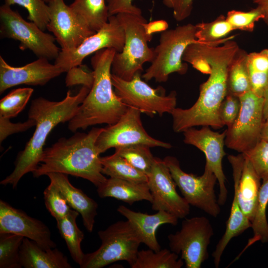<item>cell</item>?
I'll use <instances>...</instances> for the list:
<instances>
[{"label":"cell","mask_w":268,"mask_h":268,"mask_svg":"<svg viewBox=\"0 0 268 268\" xmlns=\"http://www.w3.org/2000/svg\"><path fill=\"white\" fill-rule=\"evenodd\" d=\"M239 49L232 39L219 45L197 42L188 47L187 56L205 60L210 66L211 72L207 80L201 85L199 98L191 107H176L171 112L175 132L183 133L195 126L217 129L224 126L219 118V108L227 94L228 67Z\"/></svg>","instance_id":"6da1fadb"},{"label":"cell","mask_w":268,"mask_h":268,"mask_svg":"<svg viewBox=\"0 0 268 268\" xmlns=\"http://www.w3.org/2000/svg\"><path fill=\"white\" fill-rule=\"evenodd\" d=\"M90 90L83 86L74 95L68 90L65 98L60 101H50L43 97L32 101L28 118L36 122L35 132L24 149L18 154L14 170L0 182L1 185H11L15 189L24 175L37 169L49 134L59 124L69 122L74 117Z\"/></svg>","instance_id":"7a4b0ae2"},{"label":"cell","mask_w":268,"mask_h":268,"mask_svg":"<svg viewBox=\"0 0 268 268\" xmlns=\"http://www.w3.org/2000/svg\"><path fill=\"white\" fill-rule=\"evenodd\" d=\"M103 129L94 127L88 133H77L68 138H60L44 149L41 162L32 172L33 177L61 173L82 178L99 187L107 179L96 145Z\"/></svg>","instance_id":"3957f363"},{"label":"cell","mask_w":268,"mask_h":268,"mask_svg":"<svg viewBox=\"0 0 268 268\" xmlns=\"http://www.w3.org/2000/svg\"><path fill=\"white\" fill-rule=\"evenodd\" d=\"M117 51L106 48L94 53L91 63L94 80L89 92L68 122V129L75 132L98 124L111 125L124 114L129 106L115 93L113 88L111 67Z\"/></svg>","instance_id":"277c9868"},{"label":"cell","mask_w":268,"mask_h":268,"mask_svg":"<svg viewBox=\"0 0 268 268\" xmlns=\"http://www.w3.org/2000/svg\"><path fill=\"white\" fill-rule=\"evenodd\" d=\"M125 35L123 50L116 52L112 63V74L127 81L143 70V65L151 62L154 58V50L149 48L148 42L152 36L148 35L143 24L147 20L142 15L128 13L116 14Z\"/></svg>","instance_id":"5b68a950"},{"label":"cell","mask_w":268,"mask_h":268,"mask_svg":"<svg viewBox=\"0 0 268 268\" xmlns=\"http://www.w3.org/2000/svg\"><path fill=\"white\" fill-rule=\"evenodd\" d=\"M197 26L192 23L179 25L161 32L159 43L154 50V58L142 77L147 81L154 79L157 82H165L170 74L187 73L188 66L183 62L187 46L198 41Z\"/></svg>","instance_id":"8992f818"},{"label":"cell","mask_w":268,"mask_h":268,"mask_svg":"<svg viewBox=\"0 0 268 268\" xmlns=\"http://www.w3.org/2000/svg\"><path fill=\"white\" fill-rule=\"evenodd\" d=\"M101 244L93 252L85 254L81 268H102L119 261L130 267L134 263L141 242L129 222L120 220L98 232Z\"/></svg>","instance_id":"52a82bcc"},{"label":"cell","mask_w":268,"mask_h":268,"mask_svg":"<svg viewBox=\"0 0 268 268\" xmlns=\"http://www.w3.org/2000/svg\"><path fill=\"white\" fill-rule=\"evenodd\" d=\"M0 23L1 37L18 41L20 50H29L38 58L49 60L58 57L61 51L55 43V37L44 32L34 22L25 20L10 6H0Z\"/></svg>","instance_id":"ba28073f"},{"label":"cell","mask_w":268,"mask_h":268,"mask_svg":"<svg viewBox=\"0 0 268 268\" xmlns=\"http://www.w3.org/2000/svg\"><path fill=\"white\" fill-rule=\"evenodd\" d=\"M163 160L188 204L216 217L220 212L214 190L217 180L209 166L205 164L203 173L197 176L184 172L175 157L167 156Z\"/></svg>","instance_id":"9c48e42d"},{"label":"cell","mask_w":268,"mask_h":268,"mask_svg":"<svg viewBox=\"0 0 268 268\" xmlns=\"http://www.w3.org/2000/svg\"><path fill=\"white\" fill-rule=\"evenodd\" d=\"M111 78L114 91L121 99L128 106L136 108L149 116L171 114L176 107L175 91L166 95L162 87L152 88L141 79L140 72L136 73L130 81L113 74Z\"/></svg>","instance_id":"30bf717a"},{"label":"cell","mask_w":268,"mask_h":268,"mask_svg":"<svg viewBox=\"0 0 268 268\" xmlns=\"http://www.w3.org/2000/svg\"><path fill=\"white\" fill-rule=\"evenodd\" d=\"M213 235L206 217L185 218L180 229L168 236L170 250L181 255L186 268H200L208 258V247Z\"/></svg>","instance_id":"8fae6325"},{"label":"cell","mask_w":268,"mask_h":268,"mask_svg":"<svg viewBox=\"0 0 268 268\" xmlns=\"http://www.w3.org/2000/svg\"><path fill=\"white\" fill-rule=\"evenodd\" d=\"M241 107L239 115L226 130L225 144L239 153H245L261 140V133L265 121L264 98L249 91L239 97Z\"/></svg>","instance_id":"7c38bea8"},{"label":"cell","mask_w":268,"mask_h":268,"mask_svg":"<svg viewBox=\"0 0 268 268\" xmlns=\"http://www.w3.org/2000/svg\"><path fill=\"white\" fill-rule=\"evenodd\" d=\"M141 113L138 109L129 106L116 123L103 128L96 142L99 153H103L111 148L136 144H145L150 147L170 148L171 144L148 134L142 125Z\"/></svg>","instance_id":"4fadbf2b"},{"label":"cell","mask_w":268,"mask_h":268,"mask_svg":"<svg viewBox=\"0 0 268 268\" xmlns=\"http://www.w3.org/2000/svg\"><path fill=\"white\" fill-rule=\"evenodd\" d=\"M125 42L124 30L116 15H110L108 22L95 33L86 38L78 47L70 51L61 50L55 64L65 72L81 65L88 56L106 48L122 51Z\"/></svg>","instance_id":"5bb4252c"},{"label":"cell","mask_w":268,"mask_h":268,"mask_svg":"<svg viewBox=\"0 0 268 268\" xmlns=\"http://www.w3.org/2000/svg\"><path fill=\"white\" fill-rule=\"evenodd\" d=\"M147 177L152 209L167 211L178 219L186 218L190 213V205L177 193V185L163 160L155 157Z\"/></svg>","instance_id":"9a60e30c"},{"label":"cell","mask_w":268,"mask_h":268,"mask_svg":"<svg viewBox=\"0 0 268 268\" xmlns=\"http://www.w3.org/2000/svg\"><path fill=\"white\" fill-rule=\"evenodd\" d=\"M48 5L50 15L47 29L54 34L61 50L74 49L96 33L76 16L64 0H50Z\"/></svg>","instance_id":"2e32d148"},{"label":"cell","mask_w":268,"mask_h":268,"mask_svg":"<svg viewBox=\"0 0 268 268\" xmlns=\"http://www.w3.org/2000/svg\"><path fill=\"white\" fill-rule=\"evenodd\" d=\"M185 143L194 145L202 151L206 163L215 175L219 187L218 202L220 205L225 204L227 198L226 180L222 168V159L226 154L224 150L226 131L222 133L214 132L208 126L200 129L194 127L183 132Z\"/></svg>","instance_id":"e0dca14e"},{"label":"cell","mask_w":268,"mask_h":268,"mask_svg":"<svg viewBox=\"0 0 268 268\" xmlns=\"http://www.w3.org/2000/svg\"><path fill=\"white\" fill-rule=\"evenodd\" d=\"M64 72L62 68L51 64L46 58H39L23 66L15 67L8 64L0 56V93L20 84L43 86Z\"/></svg>","instance_id":"ac0fdd59"},{"label":"cell","mask_w":268,"mask_h":268,"mask_svg":"<svg viewBox=\"0 0 268 268\" xmlns=\"http://www.w3.org/2000/svg\"><path fill=\"white\" fill-rule=\"evenodd\" d=\"M19 235L36 242L45 249L56 248L48 227L42 221L0 201V233Z\"/></svg>","instance_id":"d6986e66"},{"label":"cell","mask_w":268,"mask_h":268,"mask_svg":"<svg viewBox=\"0 0 268 268\" xmlns=\"http://www.w3.org/2000/svg\"><path fill=\"white\" fill-rule=\"evenodd\" d=\"M227 158L232 168L234 187L239 205L251 222L258 203L261 179L244 153L229 155Z\"/></svg>","instance_id":"ffe728a7"},{"label":"cell","mask_w":268,"mask_h":268,"mask_svg":"<svg viewBox=\"0 0 268 268\" xmlns=\"http://www.w3.org/2000/svg\"><path fill=\"white\" fill-rule=\"evenodd\" d=\"M117 211L129 222L141 243L154 251L161 249L156 237L158 228L164 224L176 225L178 222L176 216L164 210L149 214L134 211L121 205L118 207Z\"/></svg>","instance_id":"44dd1931"},{"label":"cell","mask_w":268,"mask_h":268,"mask_svg":"<svg viewBox=\"0 0 268 268\" xmlns=\"http://www.w3.org/2000/svg\"><path fill=\"white\" fill-rule=\"evenodd\" d=\"M50 182L61 192L69 206L81 215L83 225L92 232L97 215L98 203L82 190L74 187L69 182L68 175L56 172L48 173Z\"/></svg>","instance_id":"7402d4cb"},{"label":"cell","mask_w":268,"mask_h":268,"mask_svg":"<svg viewBox=\"0 0 268 268\" xmlns=\"http://www.w3.org/2000/svg\"><path fill=\"white\" fill-rule=\"evenodd\" d=\"M19 261L25 268H71L66 257L56 248L45 249L36 242L24 237L19 251Z\"/></svg>","instance_id":"603a6c76"},{"label":"cell","mask_w":268,"mask_h":268,"mask_svg":"<svg viewBox=\"0 0 268 268\" xmlns=\"http://www.w3.org/2000/svg\"><path fill=\"white\" fill-rule=\"evenodd\" d=\"M101 198H113L132 205L145 200L152 202V198L147 183H136L109 178L97 187Z\"/></svg>","instance_id":"cb8c5ba5"},{"label":"cell","mask_w":268,"mask_h":268,"mask_svg":"<svg viewBox=\"0 0 268 268\" xmlns=\"http://www.w3.org/2000/svg\"><path fill=\"white\" fill-rule=\"evenodd\" d=\"M69 6L76 16L95 32L108 21L109 14L106 0H74Z\"/></svg>","instance_id":"d4e9b609"},{"label":"cell","mask_w":268,"mask_h":268,"mask_svg":"<svg viewBox=\"0 0 268 268\" xmlns=\"http://www.w3.org/2000/svg\"><path fill=\"white\" fill-rule=\"evenodd\" d=\"M79 212L73 209L65 217L57 220V226L61 237L66 242L72 260L79 266L85 254L81 243L84 239L83 232L78 228L76 220Z\"/></svg>","instance_id":"484cf974"},{"label":"cell","mask_w":268,"mask_h":268,"mask_svg":"<svg viewBox=\"0 0 268 268\" xmlns=\"http://www.w3.org/2000/svg\"><path fill=\"white\" fill-rule=\"evenodd\" d=\"M248 53L240 48L228 69L227 93L239 97L251 90L247 65Z\"/></svg>","instance_id":"4316f807"},{"label":"cell","mask_w":268,"mask_h":268,"mask_svg":"<svg viewBox=\"0 0 268 268\" xmlns=\"http://www.w3.org/2000/svg\"><path fill=\"white\" fill-rule=\"evenodd\" d=\"M268 204V180L263 181L260 188L257 207L251 221L253 236L249 239L247 245L236 259L250 246L257 241L268 242V222L267 218V207Z\"/></svg>","instance_id":"83f0119b"},{"label":"cell","mask_w":268,"mask_h":268,"mask_svg":"<svg viewBox=\"0 0 268 268\" xmlns=\"http://www.w3.org/2000/svg\"><path fill=\"white\" fill-rule=\"evenodd\" d=\"M247 65L251 90L263 97L268 87V48L248 53Z\"/></svg>","instance_id":"f1b7e54d"},{"label":"cell","mask_w":268,"mask_h":268,"mask_svg":"<svg viewBox=\"0 0 268 268\" xmlns=\"http://www.w3.org/2000/svg\"><path fill=\"white\" fill-rule=\"evenodd\" d=\"M102 173L110 178L120 179L136 183H147L148 177L139 171L124 158L114 153L101 157Z\"/></svg>","instance_id":"f546056e"},{"label":"cell","mask_w":268,"mask_h":268,"mask_svg":"<svg viewBox=\"0 0 268 268\" xmlns=\"http://www.w3.org/2000/svg\"><path fill=\"white\" fill-rule=\"evenodd\" d=\"M184 261L179 255L167 249L154 251L150 249L138 251L132 268H181Z\"/></svg>","instance_id":"4dcf8cb0"},{"label":"cell","mask_w":268,"mask_h":268,"mask_svg":"<svg viewBox=\"0 0 268 268\" xmlns=\"http://www.w3.org/2000/svg\"><path fill=\"white\" fill-rule=\"evenodd\" d=\"M196 25L197 28L196 39L202 43L220 45L235 37H227L235 29L223 14L220 15L211 22H202Z\"/></svg>","instance_id":"1f68e13d"},{"label":"cell","mask_w":268,"mask_h":268,"mask_svg":"<svg viewBox=\"0 0 268 268\" xmlns=\"http://www.w3.org/2000/svg\"><path fill=\"white\" fill-rule=\"evenodd\" d=\"M150 147L145 144H132L116 147L115 153L147 176L151 170L155 158L151 152Z\"/></svg>","instance_id":"d6a6232c"},{"label":"cell","mask_w":268,"mask_h":268,"mask_svg":"<svg viewBox=\"0 0 268 268\" xmlns=\"http://www.w3.org/2000/svg\"><path fill=\"white\" fill-rule=\"evenodd\" d=\"M24 237L0 233V268H21L19 251Z\"/></svg>","instance_id":"836d02e7"},{"label":"cell","mask_w":268,"mask_h":268,"mask_svg":"<svg viewBox=\"0 0 268 268\" xmlns=\"http://www.w3.org/2000/svg\"><path fill=\"white\" fill-rule=\"evenodd\" d=\"M34 90L30 87L12 90L0 101V117L10 119L25 108Z\"/></svg>","instance_id":"e575fe53"},{"label":"cell","mask_w":268,"mask_h":268,"mask_svg":"<svg viewBox=\"0 0 268 268\" xmlns=\"http://www.w3.org/2000/svg\"><path fill=\"white\" fill-rule=\"evenodd\" d=\"M4 4L11 6L18 4L25 8L28 12L27 17L41 30L47 29L50 20V7L43 0H4Z\"/></svg>","instance_id":"d590c367"},{"label":"cell","mask_w":268,"mask_h":268,"mask_svg":"<svg viewBox=\"0 0 268 268\" xmlns=\"http://www.w3.org/2000/svg\"><path fill=\"white\" fill-rule=\"evenodd\" d=\"M43 194L46 207L56 220L65 217L72 210L64 196L53 183H50Z\"/></svg>","instance_id":"8d00e7d4"},{"label":"cell","mask_w":268,"mask_h":268,"mask_svg":"<svg viewBox=\"0 0 268 268\" xmlns=\"http://www.w3.org/2000/svg\"><path fill=\"white\" fill-rule=\"evenodd\" d=\"M264 18V15L257 7L247 11L229 10L226 16L227 21L235 30L252 32L255 24Z\"/></svg>","instance_id":"74e56055"},{"label":"cell","mask_w":268,"mask_h":268,"mask_svg":"<svg viewBox=\"0 0 268 268\" xmlns=\"http://www.w3.org/2000/svg\"><path fill=\"white\" fill-rule=\"evenodd\" d=\"M244 153L261 179L268 180V141L261 139L254 148Z\"/></svg>","instance_id":"f35d334b"},{"label":"cell","mask_w":268,"mask_h":268,"mask_svg":"<svg viewBox=\"0 0 268 268\" xmlns=\"http://www.w3.org/2000/svg\"><path fill=\"white\" fill-rule=\"evenodd\" d=\"M241 107L239 98L227 93L219 108V116L221 122L227 128L231 127L237 119Z\"/></svg>","instance_id":"ab89813d"},{"label":"cell","mask_w":268,"mask_h":268,"mask_svg":"<svg viewBox=\"0 0 268 268\" xmlns=\"http://www.w3.org/2000/svg\"><path fill=\"white\" fill-rule=\"evenodd\" d=\"M67 72L65 79L67 86L81 85L91 88L94 80L93 71L89 72L80 65L70 68Z\"/></svg>","instance_id":"60d3db41"},{"label":"cell","mask_w":268,"mask_h":268,"mask_svg":"<svg viewBox=\"0 0 268 268\" xmlns=\"http://www.w3.org/2000/svg\"><path fill=\"white\" fill-rule=\"evenodd\" d=\"M35 125V121L30 118L23 123H13L10 119L0 117V142L1 143L10 135L26 131Z\"/></svg>","instance_id":"b9f144b4"},{"label":"cell","mask_w":268,"mask_h":268,"mask_svg":"<svg viewBox=\"0 0 268 268\" xmlns=\"http://www.w3.org/2000/svg\"><path fill=\"white\" fill-rule=\"evenodd\" d=\"M194 0H162L163 4L173 11L174 18L182 21L188 18L193 9Z\"/></svg>","instance_id":"7bdbcfd3"},{"label":"cell","mask_w":268,"mask_h":268,"mask_svg":"<svg viewBox=\"0 0 268 268\" xmlns=\"http://www.w3.org/2000/svg\"><path fill=\"white\" fill-rule=\"evenodd\" d=\"M109 16L120 13L142 15L141 9L133 4L134 0H106Z\"/></svg>","instance_id":"ee69618b"},{"label":"cell","mask_w":268,"mask_h":268,"mask_svg":"<svg viewBox=\"0 0 268 268\" xmlns=\"http://www.w3.org/2000/svg\"><path fill=\"white\" fill-rule=\"evenodd\" d=\"M146 33L149 36L156 32H162L168 29V24L164 20H157L149 22H145L143 24Z\"/></svg>","instance_id":"f6af8a7d"},{"label":"cell","mask_w":268,"mask_h":268,"mask_svg":"<svg viewBox=\"0 0 268 268\" xmlns=\"http://www.w3.org/2000/svg\"><path fill=\"white\" fill-rule=\"evenodd\" d=\"M253 2L263 14V20L268 26V0H253Z\"/></svg>","instance_id":"bcb514c9"},{"label":"cell","mask_w":268,"mask_h":268,"mask_svg":"<svg viewBox=\"0 0 268 268\" xmlns=\"http://www.w3.org/2000/svg\"><path fill=\"white\" fill-rule=\"evenodd\" d=\"M264 119L265 121L268 119V87H267L264 95Z\"/></svg>","instance_id":"7dc6e473"},{"label":"cell","mask_w":268,"mask_h":268,"mask_svg":"<svg viewBox=\"0 0 268 268\" xmlns=\"http://www.w3.org/2000/svg\"><path fill=\"white\" fill-rule=\"evenodd\" d=\"M261 139L268 141V119H266L263 123L261 133Z\"/></svg>","instance_id":"c3c4849f"},{"label":"cell","mask_w":268,"mask_h":268,"mask_svg":"<svg viewBox=\"0 0 268 268\" xmlns=\"http://www.w3.org/2000/svg\"><path fill=\"white\" fill-rule=\"evenodd\" d=\"M44 0L46 2H49V1L50 0Z\"/></svg>","instance_id":"681fc988"}]
</instances>
